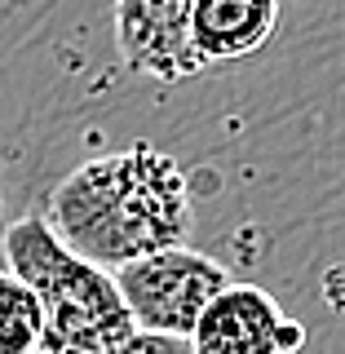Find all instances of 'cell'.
Here are the masks:
<instances>
[{
  "instance_id": "cell-6",
  "label": "cell",
  "mask_w": 345,
  "mask_h": 354,
  "mask_svg": "<svg viewBox=\"0 0 345 354\" xmlns=\"http://www.w3.org/2000/svg\"><path fill=\"white\" fill-rule=\"evenodd\" d=\"M279 27V0H195L191 5V58L204 66L257 53Z\"/></svg>"
},
{
  "instance_id": "cell-7",
  "label": "cell",
  "mask_w": 345,
  "mask_h": 354,
  "mask_svg": "<svg viewBox=\"0 0 345 354\" xmlns=\"http://www.w3.org/2000/svg\"><path fill=\"white\" fill-rule=\"evenodd\" d=\"M40 301L14 270H0V354H40Z\"/></svg>"
},
{
  "instance_id": "cell-2",
  "label": "cell",
  "mask_w": 345,
  "mask_h": 354,
  "mask_svg": "<svg viewBox=\"0 0 345 354\" xmlns=\"http://www.w3.org/2000/svg\"><path fill=\"white\" fill-rule=\"evenodd\" d=\"M0 239L9 270L40 301V354H93L138 332L120 301L115 279L66 248L44 217H18Z\"/></svg>"
},
{
  "instance_id": "cell-8",
  "label": "cell",
  "mask_w": 345,
  "mask_h": 354,
  "mask_svg": "<svg viewBox=\"0 0 345 354\" xmlns=\"http://www.w3.org/2000/svg\"><path fill=\"white\" fill-rule=\"evenodd\" d=\"M93 354H195L191 341L186 337H164V332H129L124 341H115V346L106 350H93Z\"/></svg>"
},
{
  "instance_id": "cell-1",
  "label": "cell",
  "mask_w": 345,
  "mask_h": 354,
  "mask_svg": "<svg viewBox=\"0 0 345 354\" xmlns=\"http://www.w3.org/2000/svg\"><path fill=\"white\" fill-rule=\"evenodd\" d=\"M44 221L71 252L111 274L147 252L186 243L191 235L186 173L169 151L151 142L93 155L49 191Z\"/></svg>"
},
{
  "instance_id": "cell-5",
  "label": "cell",
  "mask_w": 345,
  "mask_h": 354,
  "mask_svg": "<svg viewBox=\"0 0 345 354\" xmlns=\"http://www.w3.org/2000/svg\"><path fill=\"white\" fill-rule=\"evenodd\" d=\"M191 5L195 0H115V44L133 75L182 80L199 71L191 58Z\"/></svg>"
},
{
  "instance_id": "cell-3",
  "label": "cell",
  "mask_w": 345,
  "mask_h": 354,
  "mask_svg": "<svg viewBox=\"0 0 345 354\" xmlns=\"http://www.w3.org/2000/svg\"><path fill=\"white\" fill-rule=\"evenodd\" d=\"M111 279L120 288V301H124L133 328L191 341L195 319L230 283V270L208 252L173 243V248L147 252V257L111 270Z\"/></svg>"
},
{
  "instance_id": "cell-4",
  "label": "cell",
  "mask_w": 345,
  "mask_h": 354,
  "mask_svg": "<svg viewBox=\"0 0 345 354\" xmlns=\"http://www.w3.org/2000/svg\"><path fill=\"white\" fill-rule=\"evenodd\" d=\"M301 341V324H292L265 288L235 279L204 306L191 332L195 354H292Z\"/></svg>"
}]
</instances>
